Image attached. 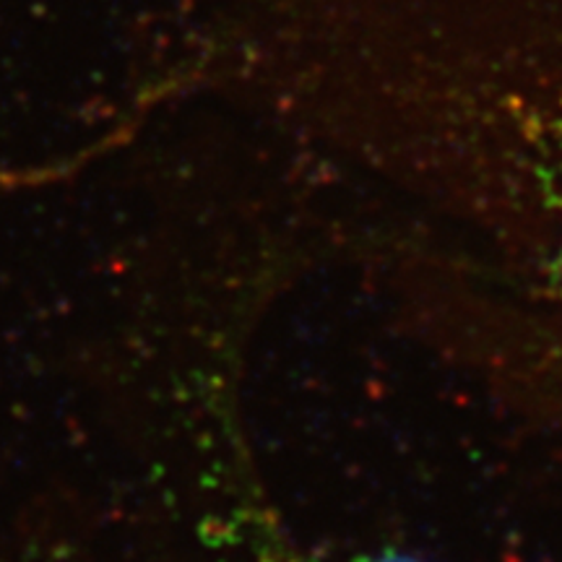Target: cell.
Here are the masks:
<instances>
[{
  "mask_svg": "<svg viewBox=\"0 0 562 562\" xmlns=\"http://www.w3.org/2000/svg\"><path fill=\"white\" fill-rule=\"evenodd\" d=\"M562 250V248H560ZM560 269H562V258H560Z\"/></svg>",
  "mask_w": 562,
  "mask_h": 562,
  "instance_id": "obj_2",
  "label": "cell"
},
{
  "mask_svg": "<svg viewBox=\"0 0 562 562\" xmlns=\"http://www.w3.org/2000/svg\"><path fill=\"white\" fill-rule=\"evenodd\" d=\"M286 562H328V560H302V558H292ZM334 562V560H331ZM336 562H422L417 558H409V554H398V552H381V554H357V558H347V560H336Z\"/></svg>",
  "mask_w": 562,
  "mask_h": 562,
  "instance_id": "obj_1",
  "label": "cell"
}]
</instances>
